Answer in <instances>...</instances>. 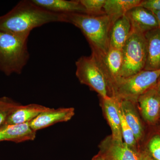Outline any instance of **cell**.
<instances>
[{"mask_svg": "<svg viewBox=\"0 0 160 160\" xmlns=\"http://www.w3.org/2000/svg\"><path fill=\"white\" fill-rule=\"evenodd\" d=\"M54 22H64L63 14L47 11L32 1L25 0L0 16V30L29 38L34 28Z\"/></svg>", "mask_w": 160, "mask_h": 160, "instance_id": "obj_1", "label": "cell"}, {"mask_svg": "<svg viewBox=\"0 0 160 160\" xmlns=\"http://www.w3.org/2000/svg\"><path fill=\"white\" fill-rule=\"evenodd\" d=\"M63 20L64 22L72 24L81 30L92 53H105L109 50V32L112 23L107 15L67 13L63 14Z\"/></svg>", "mask_w": 160, "mask_h": 160, "instance_id": "obj_2", "label": "cell"}, {"mask_svg": "<svg viewBox=\"0 0 160 160\" xmlns=\"http://www.w3.org/2000/svg\"><path fill=\"white\" fill-rule=\"evenodd\" d=\"M28 39L0 30V71L6 75L22 73L29 59Z\"/></svg>", "mask_w": 160, "mask_h": 160, "instance_id": "obj_3", "label": "cell"}, {"mask_svg": "<svg viewBox=\"0 0 160 160\" xmlns=\"http://www.w3.org/2000/svg\"><path fill=\"white\" fill-rule=\"evenodd\" d=\"M160 79V69L143 70L129 77L121 78L109 90V97L137 103L140 96L154 87Z\"/></svg>", "mask_w": 160, "mask_h": 160, "instance_id": "obj_4", "label": "cell"}, {"mask_svg": "<svg viewBox=\"0 0 160 160\" xmlns=\"http://www.w3.org/2000/svg\"><path fill=\"white\" fill-rule=\"evenodd\" d=\"M121 77H129L144 70L147 58V42L145 34L131 29L123 46Z\"/></svg>", "mask_w": 160, "mask_h": 160, "instance_id": "obj_5", "label": "cell"}, {"mask_svg": "<svg viewBox=\"0 0 160 160\" xmlns=\"http://www.w3.org/2000/svg\"><path fill=\"white\" fill-rule=\"evenodd\" d=\"M76 66V75L81 84L89 86L101 98L109 97L105 77L91 56L81 57Z\"/></svg>", "mask_w": 160, "mask_h": 160, "instance_id": "obj_6", "label": "cell"}, {"mask_svg": "<svg viewBox=\"0 0 160 160\" xmlns=\"http://www.w3.org/2000/svg\"><path fill=\"white\" fill-rule=\"evenodd\" d=\"M91 56L105 77L109 94V90L112 86L122 78V50L110 46L109 50L106 53L91 52Z\"/></svg>", "mask_w": 160, "mask_h": 160, "instance_id": "obj_7", "label": "cell"}, {"mask_svg": "<svg viewBox=\"0 0 160 160\" xmlns=\"http://www.w3.org/2000/svg\"><path fill=\"white\" fill-rule=\"evenodd\" d=\"M140 114L149 125H155L160 120V94L154 87L140 96L137 102Z\"/></svg>", "mask_w": 160, "mask_h": 160, "instance_id": "obj_8", "label": "cell"}, {"mask_svg": "<svg viewBox=\"0 0 160 160\" xmlns=\"http://www.w3.org/2000/svg\"><path fill=\"white\" fill-rule=\"evenodd\" d=\"M75 115V109L70 108H61L57 109L49 108L40 113L29 123L30 128L37 132L62 122H67L72 118Z\"/></svg>", "mask_w": 160, "mask_h": 160, "instance_id": "obj_9", "label": "cell"}, {"mask_svg": "<svg viewBox=\"0 0 160 160\" xmlns=\"http://www.w3.org/2000/svg\"><path fill=\"white\" fill-rule=\"evenodd\" d=\"M99 148V153L109 160H138L137 152L129 148L124 142L114 141L111 135L101 142Z\"/></svg>", "mask_w": 160, "mask_h": 160, "instance_id": "obj_10", "label": "cell"}, {"mask_svg": "<svg viewBox=\"0 0 160 160\" xmlns=\"http://www.w3.org/2000/svg\"><path fill=\"white\" fill-rule=\"evenodd\" d=\"M126 15L131 24L132 29L145 34L158 28L157 19L153 12L142 6L134 7Z\"/></svg>", "mask_w": 160, "mask_h": 160, "instance_id": "obj_11", "label": "cell"}, {"mask_svg": "<svg viewBox=\"0 0 160 160\" xmlns=\"http://www.w3.org/2000/svg\"><path fill=\"white\" fill-rule=\"evenodd\" d=\"M101 98L103 112L111 129L112 139L118 142H123L119 112V100L112 97Z\"/></svg>", "mask_w": 160, "mask_h": 160, "instance_id": "obj_12", "label": "cell"}, {"mask_svg": "<svg viewBox=\"0 0 160 160\" xmlns=\"http://www.w3.org/2000/svg\"><path fill=\"white\" fill-rule=\"evenodd\" d=\"M36 137V132L30 128L29 123L19 125L6 124L0 127V142L9 141L21 143L33 141Z\"/></svg>", "mask_w": 160, "mask_h": 160, "instance_id": "obj_13", "label": "cell"}, {"mask_svg": "<svg viewBox=\"0 0 160 160\" xmlns=\"http://www.w3.org/2000/svg\"><path fill=\"white\" fill-rule=\"evenodd\" d=\"M32 2L47 11L58 13H86L80 1L67 0H32Z\"/></svg>", "mask_w": 160, "mask_h": 160, "instance_id": "obj_14", "label": "cell"}, {"mask_svg": "<svg viewBox=\"0 0 160 160\" xmlns=\"http://www.w3.org/2000/svg\"><path fill=\"white\" fill-rule=\"evenodd\" d=\"M147 42V58L144 70L160 69V29H152L145 33Z\"/></svg>", "mask_w": 160, "mask_h": 160, "instance_id": "obj_15", "label": "cell"}, {"mask_svg": "<svg viewBox=\"0 0 160 160\" xmlns=\"http://www.w3.org/2000/svg\"><path fill=\"white\" fill-rule=\"evenodd\" d=\"M120 105L126 122L134 133L139 146L144 134V129L137 103L127 100H121Z\"/></svg>", "mask_w": 160, "mask_h": 160, "instance_id": "obj_16", "label": "cell"}, {"mask_svg": "<svg viewBox=\"0 0 160 160\" xmlns=\"http://www.w3.org/2000/svg\"><path fill=\"white\" fill-rule=\"evenodd\" d=\"M49 109L38 104H31L26 106L19 104L9 114L6 124L19 125L29 123L40 113Z\"/></svg>", "mask_w": 160, "mask_h": 160, "instance_id": "obj_17", "label": "cell"}, {"mask_svg": "<svg viewBox=\"0 0 160 160\" xmlns=\"http://www.w3.org/2000/svg\"><path fill=\"white\" fill-rule=\"evenodd\" d=\"M131 25L126 15L117 20L109 32V44L113 48L122 49L131 31Z\"/></svg>", "mask_w": 160, "mask_h": 160, "instance_id": "obj_18", "label": "cell"}, {"mask_svg": "<svg viewBox=\"0 0 160 160\" xmlns=\"http://www.w3.org/2000/svg\"><path fill=\"white\" fill-rule=\"evenodd\" d=\"M141 2V0H106L104 10L113 24L130 9L139 6Z\"/></svg>", "mask_w": 160, "mask_h": 160, "instance_id": "obj_19", "label": "cell"}, {"mask_svg": "<svg viewBox=\"0 0 160 160\" xmlns=\"http://www.w3.org/2000/svg\"><path fill=\"white\" fill-rule=\"evenodd\" d=\"M119 112L121 119V131L123 140L124 141V142L126 143V145L132 150L137 152L138 149V145L136 140L133 132L126 122L121 107L120 101L119 106Z\"/></svg>", "mask_w": 160, "mask_h": 160, "instance_id": "obj_20", "label": "cell"}, {"mask_svg": "<svg viewBox=\"0 0 160 160\" xmlns=\"http://www.w3.org/2000/svg\"><path fill=\"white\" fill-rule=\"evenodd\" d=\"M86 10V14L91 15H102L105 14L104 6L106 0H80Z\"/></svg>", "mask_w": 160, "mask_h": 160, "instance_id": "obj_21", "label": "cell"}, {"mask_svg": "<svg viewBox=\"0 0 160 160\" xmlns=\"http://www.w3.org/2000/svg\"><path fill=\"white\" fill-rule=\"evenodd\" d=\"M18 105L9 98H0V127L6 125L9 114Z\"/></svg>", "mask_w": 160, "mask_h": 160, "instance_id": "obj_22", "label": "cell"}, {"mask_svg": "<svg viewBox=\"0 0 160 160\" xmlns=\"http://www.w3.org/2000/svg\"><path fill=\"white\" fill-rule=\"evenodd\" d=\"M144 149L155 160H160V132H155L149 137Z\"/></svg>", "mask_w": 160, "mask_h": 160, "instance_id": "obj_23", "label": "cell"}, {"mask_svg": "<svg viewBox=\"0 0 160 160\" xmlns=\"http://www.w3.org/2000/svg\"><path fill=\"white\" fill-rule=\"evenodd\" d=\"M139 6L150 10L160 11V0H143Z\"/></svg>", "mask_w": 160, "mask_h": 160, "instance_id": "obj_24", "label": "cell"}, {"mask_svg": "<svg viewBox=\"0 0 160 160\" xmlns=\"http://www.w3.org/2000/svg\"><path fill=\"white\" fill-rule=\"evenodd\" d=\"M138 160H155L146 151L139 146L137 151Z\"/></svg>", "mask_w": 160, "mask_h": 160, "instance_id": "obj_25", "label": "cell"}, {"mask_svg": "<svg viewBox=\"0 0 160 160\" xmlns=\"http://www.w3.org/2000/svg\"><path fill=\"white\" fill-rule=\"evenodd\" d=\"M91 160H109L107 158L105 157V156L101 154V153H98L97 154L95 155L92 158Z\"/></svg>", "mask_w": 160, "mask_h": 160, "instance_id": "obj_26", "label": "cell"}, {"mask_svg": "<svg viewBox=\"0 0 160 160\" xmlns=\"http://www.w3.org/2000/svg\"><path fill=\"white\" fill-rule=\"evenodd\" d=\"M151 11L155 16L156 18L157 19L158 28L160 29V11H154V10H151Z\"/></svg>", "mask_w": 160, "mask_h": 160, "instance_id": "obj_27", "label": "cell"}, {"mask_svg": "<svg viewBox=\"0 0 160 160\" xmlns=\"http://www.w3.org/2000/svg\"><path fill=\"white\" fill-rule=\"evenodd\" d=\"M154 88L160 94V80L158 81L157 84L154 86Z\"/></svg>", "mask_w": 160, "mask_h": 160, "instance_id": "obj_28", "label": "cell"}, {"mask_svg": "<svg viewBox=\"0 0 160 160\" xmlns=\"http://www.w3.org/2000/svg\"><path fill=\"white\" fill-rule=\"evenodd\" d=\"M159 119H160V112H159Z\"/></svg>", "mask_w": 160, "mask_h": 160, "instance_id": "obj_29", "label": "cell"}]
</instances>
